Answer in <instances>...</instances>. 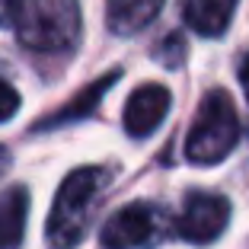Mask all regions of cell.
Returning <instances> with one entry per match:
<instances>
[{"label":"cell","instance_id":"cell-2","mask_svg":"<svg viewBox=\"0 0 249 249\" xmlns=\"http://www.w3.org/2000/svg\"><path fill=\"white\" fill-rule=\"evenodd\" d=\"M106 185H109V173L103 166L73 169L71 176L61 182L58 195H54V205H52V214H48V230H45L48 246L73 249L87 236L96 198L103 195Z\"/></svg>","mask_w":249,"mask_h":249},{"label":"cell","instance_id":"cell-13","mask_svg":"<svg viewBox=\"0 0 249 249\" xmlns=\"http://www.w3.org/2000/svg\"><path fill=\"white\" fill-rule=\"evenodd\" d=\"M240 87H243V93H246V99H249V54L240 64Z\"/></svg>","mask_w":249,"mask_h":249},{"label":"cell","instance_id":"cell-14","mask_svg":"<svg viewBox=\"0 0 249 249\" xmlns=\"http://www.w3.org/2000/svg\"><path fill=\"white\" fill-rule=\"evenodd\" d=\"M7 169H10V154L7 147H0V176H7Z\"/></svg>","mask_w":249,"mask_h":249},{"label":"cell","instance_id":"cell-6","mask_svg":"<svg viewBox=\"0 0 249 249\" xmlns=\"http://www.w3.org/2000/svg\"><path fill=\"white\" fill-rule=\"evenodd\" d=\"M166 112H169V89L160 83H144L124 103V131L131 138H147L160 128Z\"/></svg>","mask_w":249,"mask_h":249},{"label":"cell","instance_id":"cell-7","mask_svg":"<svg viewBox=\"0 0 249 249\" xmlns=\"http://www.w3.org/2000/svg\"><path fill=\"white\" fill-rule=\"evenodd\" d=\"M240 0H185L182 16L189 22V29L205 38H214L220 32H227L230 19L236 13Z\"/></svg>","mask_w":249,"mask_h":249},{"label":"cell","instance_id":"cell-1","mask_svg":"<svg viewBox=\"0 0 249 249\" xmlns=\"http://www.w3.org/2000/svg\"><path fill=\"white\" fill-rule=\"evenodd\" d=\"M10 26L29 52H71L80 42V0H16Z\"/></svg>","mask_w":249,"mask_h":249},{"label":"cell","instance_id":"cell-4","mask_svg":"<svg viewBox=\"0 0 249 249\" xmlns=\"http://www.w3.org/2000/svg\"><path fill=\"white\" fill-rule=\"evenodd\" d=\"M160 236H163L160 208L147 205V201H134V205H124L122 211L112 214L99 240L106 249H147Z\"/></svg>","mask_w":249,"mask_h":249},{"label":"cell","instance_id":"cell-11","mask_svg":"<svg viewBox=\"0 0 249 249\" xmlns=\"http://www.w3.org/2000/svg\"><path fill=\"white\" fill-rule=\"evenodd\" d=\"M16 112H19V93L0 77V122H10Z\"/></svg>","mask_w":249,"mask_h":249},{"label":"cell","instance_id":"cell-12","mask_svg":"<svg viewBox=\"0 0 249 249\" xmlns=\"http://www.w3.org/2000/svg\"><path fill=\"white\" fill-rule=\"evenodd\" d=\"M13 7H16V0H0V26H10V19H13Z\"/></svg>","mask_w":249,"mask_h":249},{"label":"cell","instance_id":"cell-8","mask_svg":"<svg viewBox=\"0 0 249 249\" xmlns=\"http://www.w3.org/2000/svg\"><path fill=\"white\" fill-rule=\"evenodd\" d=\"M163 10V0H109L106 3V22L115 36H134L147 29Z\"/></svg>","mask_w":249,"mask_h":249},{"label":"cell","instance_id":"cell-5","mask_svg":"<svg viewBox=\"0 0 249 249\" xmlns=\"http://www.w3.org/2000/svg\"><path fill=\"white\" fill-rule=\"evenodd\" d=\"M230 224V201L224 195H214V192H195L189 195L182 214L176 220V230L182 240L195 243V246H208L214 243L224 227Z\"/></svg>","mask_w":249,"mask_h":249},{"label":"cell","instance_id":"cell-3","mask_svg":"<svg viewBox=\"0 0 249 249\" xmlns=\"http://www.w3.org/2000/svg\"><path fill=\"white\" fill-rule=\"evenodd\" d=\"M240 141V118L227 93H208L185 138V157L198 166H214Z\"/></svg>","mask_w":249,"mask_h":249},{"label":"cell","instance_id":"cell-10","mask_svg":"<svg viewBox=\"0 0 249 249\" xmlns=\"http://www.w3.org/2000/svg\"><path fill=\"white\" fill-rule=\"evenodd\" d=\"M118 83V71H112V73H106L103 80H96L93 87H87L77 99H73L67 109H61L58 115H52L48 122H45V128H54V124H64V122H71V118H80V115H87L89 109H96V103H99V96L106 93L109 87H115Z\"/></svg>","mask_w":249,"mask_h":249},{"label":"cell","instance_id":"cell-9","mask_svg":"<svg viewBox=\"0 0 249 249\" xmlns=\"http://www.w3.org/2000/svg\"><path fill=\"white\" fill-rule=\"evenodd\" d=\"M29 217V192L22 185H10L0 192V249H16L26 233Z\"/></svg>","mask_w":249,"mask_h":249}]
</instances>
